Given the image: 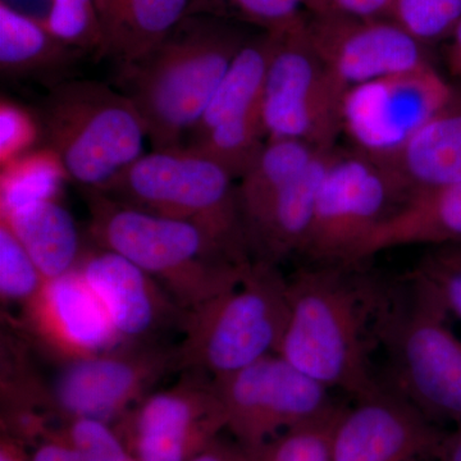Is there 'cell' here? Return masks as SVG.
Wrapping results in <instances>:
<instances>
[{"mask_svg": "<svg viewBox=\"0 0 461 461\" xmlns=\"http://www.w3.org/2000/svg\"><path fill=\"white\" fill-rule=\"evenodd\" d=\"M42 138L81 189L102 190L144 156L147 130L121 90L91 80L51 87L41 114Z\"/></svg>", "mask_w": 461, "mask_h": 461, "instance_id": "8992f818", "label": "cell"}, {"mask_svg": "<svg viewBox=\"0 0 461 461\" xmlns=\"http://www.w3.org/2000/svg\"><path fill=\"white\" fill-rule=\"evenodd\" d=\"M23 308V329L62 363L111 350L123 342L77 268L45 281Z\"/></svg>", "mask_w": 461, "mask_h": 461, "instance_id": "e0dca14e", "label": "cell"}, {"mask_svg": "<svg viewBox=\"0 0 461 461\" xmlns=\"http://www.w3.org/2000/svg\"><path fill=\"white\" fill-rule=\"evenodd\" d=\"M235 178L220 165L181 147L153 150L100 193L145 213L195 224L242 267L250 266Z\"/></svg>", "mask_w": 461, "mask_h": 461, "instance_id": "5b68a950", "label": "cell"}, {"mask_svg": "<svg viewBox=\"0 0 461 461\" xmlns=\"http://www.w3.org/2000/svg\"><path fill=\"white\" fill-rule=\"evenodd\" d=\"M448 47L446 50V65L454 81L461 83V20L448 38Z\"/></svg>", "mask_w": 461, "mask_h": 461, "instance_id": "74e56055", "label": "cell"}, {"mask_svg": "<svg viewBox=\"0 0 461 461\" xmlns=\"http://www.w3.org/2000/svg\"><path fill=\"white\" fill-rule=\"evenodd\" d=\"M393 0H303L313 16L390 18Z\"/></svg>", "mask_w": 461, "mask_h": 461, "instance_id": "e575fe53", "label": "cell"}, {"mask_svg": "<svg viewBox=\"0 0 461 461\" xmlns=\"http://www.w3.org/2000/svg\"><path fill=\"white\" fill-rule=\"evenodd\" d=\"M447 432L417 406L379 386L339 408L333 421V461H423L435 459Z\"/></svg>", "mask_w": 461, "mask_h": 461, "instance_id": "5bb4252c", "label": "cell"}, {"mask_svg": "<svg viewBox=\"0 0 461 461\" xmlns=\"http://www.w3.org/2000/svg\"><path fill=\"white\" fill-rule=\"evenodd\" d=\"M173 372H180L176 346L122 342L63 362L48 387L50 411L60 424L94 420L114 426Z\"/></svg>", "mask_w": 461, "mask_h": 461, "instance_id": "30bf717a", "label": "cell"}, {"mask_svg": "<svg viewBox=\"0 0 461 461\" xmlns=\"http://www.w3.org/2000/svg\"><path fill=\"white\" fill-rule=\"evenodd\" d=\"M305 29L315 53L346 91L433 65L429 48L391 18L313 16Z\"/></svg>", "mask_w": 461, "mask_h": 461, "instance_id": "9a60e30c", "label": "cell"}, {"mask_svg": "<svg viewBox=\"0 0 461 461\" xmlns=\"http://www.w3.org/2000/svg\"><path fill=\"white\" fill-rule=\"evenodd\" d=\"M69 180L65 167L50 149L32 150L2 167L0 214L42 200L59 199Z\"/></svg>", "mask_w": 461, "mask_h": 461, "instance_id": "484cf974", "label": "cell"}, {"mask_svg": "<svg viewBox=\"0 0 461 461\" xmlns=\"http://www.w3.org/2000/svg\"><path fill=\"white\" fill-rule=\"evenodd\" d=\"M390 18L430 47L450 38L461 20V0H393Z\"/></svg>", "mask_w": 461, "mask_h": 461, "instance_id": "83f0119b", "label": "cell"}, {"mask_svg": "<svg viewBox=\"0 0 461 461\" xmlns=\"http://www.w3.org/2000/svg\"><path fill=\"white\" fill-rule=\"evenodd\" d=\"M287 315V277L251 263L239 285L187 312L176 346L180 372L221 377L277 354Z\"/></svg>", "mask_w": 461, "mask_h": 461, "instance_id": "52a82bcc", "label": "cell"}, {"mask_svg": "<svg viewBox=\"0 0 461 461\" xmlns=\"http://www.w3.org/2000/svg\"><path fill=\"white\" fill-rule=\"evenodd\" d=\"M45 280L75 271L83 258L77 224L59 199L42 200L0 214Z\"/></svg>", "mask_w": 461, "mask_h": 461, "instance_id": "603a6c76", "label": "cell"}, {"mask_svg": "<svg viewBox=\"0 0 461 461\" xmlns=\"http://www.w3.org/2000/svg\"><path fill=\"white\" fill-rule=\"evenodd\" d=\"M339 408L327 417L275 437L258 448V461H333L330 436Z\"/></svg>", "mask_w": 461, "mask_h": 461, "instance_id": "f1b7e54d", "label": "cell"}, {"mask_svg": "<svg viewBox=\"0 0 461 461\" xmlns=\"http://www.w3.org/2000/svg\"><path fill=\"white\" fill-rule=\"evenodd\" d=\"M193 0H94L100 29L98 57L118 66L140 59L189 16Z\"/></svg>", "mask_w": 461, "mask_h": 461, "instance_id": "ffe728a7", "label": "cell"}, {"mask_svg": "<svg viewBox=\"0 0 461 461\" xmlns=\"http://www.w3.org/2000/svg\"><path fill=\"white\" fill-rule=\"evenodd\" d=\"M424 461V460H423Z\"/></svg>", "mask_w": 461, "mask_h": 461, "instance_id": "60d3db41", "label": "cell"}, {"mask_svg": "<svg viewBox=\"0 0 461 461\" xmlns=\"http://www.w3.org/2000/svg\"><path fill=\"white\" fill-rule=\"evenodd\" d=\"M450 315L409 276L405 293L384 288L375 323L393 391L430 420L461 423V338Z\"/></svg>", "mask_w": 461, "mask_h": 461, "instance_id": "277c9868", "label": "cell"}, {"mask_svg": "<svg viewBox=\"0 0 461 461\" xmlns=\"http://www.w3.org/2000/svg\"><path fill=\"white\" fill-rule=\"evenodd\" d=\"M83 54L42 21L0 2V71L5 77L53 81L56 86Z\"/></svg>", "mask_w": 461, "mask_h": 461, "instance_id": "7402d4cb", "label": "cell"}, {"mask_svg": "<svg viewBox=\"0 0 461 461\" xmlns=\"http://www.w3.org/2000/svg\"><path fill=\"white\" fill-rule=\"evenodd\" d=\"M327 149L330 148L293 139L267 140L260 156L236 185L242 227Z\"/></svg>", "mask_w": 461, "mask_h": 461, "instance_id": "d4e9b609", "label": "cell"}, {"mask_svg": "<svg viewBox=\"0 0 461 461\" xmlns=\"http://www.w3.org/2000/svg\"><path fill=\"white\" fill-rule=\"evenodd\" d=\"M275 36L262 100L267 140L293 139L332 148L341 135L346 90L335 80L309 41L305 14Z\"/></svg>", "mask_w": 461, "mask_h": 461, "instance_id": "9c48e42d", "label": "cell"}, {"mask_svg": "<svg viewBox=\"0 0 461 461\" xmlns=\"http://www.w3.org/2000/svg\"><path fill=\"white\" fill-rule=\"evenodd\" d=\"M461 244V181L411 196L373 230L345 266L390 249Z\"/></svg>", "mask_w": 461, "mask_h": 461, "instance_id": "d6986e66", "label": "cell"}, {"mask_svg": "<svg viewBox=\"0 0 461 461\" xmlns=\"http://www.w3.org/2000/svg\"><path fill=\"white\" fill-rule=\"evenodd\" d=\"M83 193L90 214L89 233L98 248L140 267L184 311L236 286L251 266L233 262L195 224L145 213L98 190Z\"/></svg>", "mask_w": 461, "mask_h": 461, "instance_id": "3957f363", "label": "cell"}, {"mask_svg": "<svg viewBox=\"0 0 461 461\" xmlns=\"http://www.w3.org/2000/svg\"><path fill=\"white\" fill-rule=\"evenodd\" d=\"M114 429L139 461H190L227 429L213 378L185 371L180 381L136 403Z\"/></svg>", "mask_w": 461, "mask_h": 461, "instance_id": "4fadbf2b", "label": "cell"}, {"mask_svg": "<svg viewBox=\"0 0 461 461\" xmlns=\"http://www.w3.org/2000/svg\"><path fill=\"white\" fill-rule=\"evenodd\" d=\"M435 461H461V429L447 433L439 446Z\"/></svg>", "mask_w": 461, "mask_h": 461, "instance_id": "ab89813d", "label": "cell"}, {"mask_svg": "<svg viewBox=\"0 0 461 461\" xmlns=\"http://www.w3.org/2000/svg\"><path fill=\"white\" fill-rule=\"evenodd\" d=\"M275 36L260 32L251 35L233 58L190 138L218 124L262 120V100Z\"/></svg>", "mask_w": 461, "mask_h": 461, "instance_id": "cb8c5ba5", "label": "cell"}, {"mask_svg": "<svg viewBox=\"0 0 461 461\" xmlns=\"http://www.w3.org/2000/svg\"><path fill=\"white\" fill-rule=\"evenodd\" d=\"M44 23L60 41L98 56L100 29L94 0H50Z\"/></svg>", "mask_w": 461, "mask_h": 461, "instance_id": "1f68e13d", "label": "cell"}, {"mask_svg": "<svg viewBox=\"0 0 461 461\" xmlns=\"http://www.w3.org/2000/svg\"><path fill=\"white\" fill-rule=\"evenodd\" d=\"M42 135L35 115L25 108L2 100L0 104V163L2 167L33 150V145Z\"/></svg>", "mask_w": 461, "mask_h": 461, "instance_id": "836d02e7", "label": "cell"}, {"mask_svg": "<svg viewBox=\"0 0 461 461\" xmlns=\"http://www.w3.org/2000/svg\"><path fill=\"white\" fill-rule=\"evenodd\" d=\"M406 200L408 194L390 167L354 149L336 147L300 256L313 264L348 263Z\"/></svg>", "mask_w": 461, "mask_h": 461, "instance_id": "ba28073f", "label": "cell"}, {"mask_svg": "<svg viewBox=\"0 0 461 461\" xmlns=\"http://www.w3.org/2000/svg\"><path fill=\"white\" fill-rule=\"evenodd\" d=\"M80 461H139L111 424L75 420L66 424Z\"/></svg>", "mask_w": 461, "mask_h": 461, "instance_id": "d6a6232c", "label": "cell"}, {"mask_svg": "<svg viewBox=\"0 0 461 461\" xmlns=\"http://www.w3.org/2000/svg\"><path fill=\"white\" fill-rule=\"evenodd\" d=\"M30 461H80L66 426L50 430L29 447Z\"/></svg>", "mask_w": 461, "mask_h": 461, "instance_id": "d590c367", "label": "cell"}, {"mask_svg": "<svg viewBox=\"0 0 461 461\" xmlns=\"http://www.w3.org/2000/svg\"><path fill=\"white\" fill-rule=\"evenodd\" d=\"M357 266L313 264L287 278L288 315L277 354L332 390L354 397L381 384L371 350L384 287Z\"/></svg>", "mask_w": 461, "mask_h": 461, "instance_id": "6da1fadb", "label": "cell"}, {"mask_svg": "<svg viewBox=\"0 0 461 461\" xmlns=\"http://www.w3.org/2000/svg\"><path fill=\"white\" fill-rule=\"evenodd\" d=\"M190 461H258V453L257 450H249L235 439L226 441L220 437Z\"/></svg>", "mask_w": 461, "mask_h": 461, "instance_id": "8d00e7d4", "label": "cell"}, {"mask_svg": "<svg viewBox=\"0 0 461 461\" xmlns=\"http://www.w3.org/2000/svg\"><path fill=\"white\" fill-rule=\"evenodd\" d=\"M45 281L14 230L0 221V295L3 302L23 306L41 290Z\"/></svg>", "mask_w": 461, "mask_h": 461, "instance_id": "4dcf8cb0", "label": "cell"}, {"mask_svg": "<svg viewBox=\"0 0 461 461\" xmlns=\"http://www.w3.org/2000/svg\"><path fill=\"white\" fill-rule=\"evenodd\" d=\"M250 36L235 21L190 14L153 50L120 66L118 86L140 113L153 150L184 147Z\"/></svg>", "mask_w": 461, "mask_h": 461, "instance_id": "7a4b0ae2", "label": "cell"}, {"mask_svg": "<svg viewBox=\"0 0 461 461\" xmlns=\"http://www.w3.org/2000/svg\"><path fill=\"white\" fill-rule=\"evenodd\" d=\"M77 269L123 342H162L168 330L181 332L187 312L131 260L98 248L84 251Z\"/></svg>", "mask_w": 461, "mask_h": 461, "instance_id": "2e32d148", "label": "cell"}, {"mask_svg": "<svg viewBox=\"0 0 461 461\" xmlns=\"http://www.w3.org/2000/svg\"><path fill=\"white\" fill-rule=\"evenodd\" d=\"M213 378V377H212ZM227 430L249 450H258L285 430L338 411L330 390L280 354L267 355L230 375L214 377Z\"/></svg>", "mask_w": 461, "mask_h": 461, "instance_id": "8fae6325", "label": "cell"}, {"mask_svg": "<svg viewBox=\"0 0 461 461\" xmlns=\"http://www.w3.org/2000/svg\"><path fill=\"white\" fill-rule=\"evenodd\" d=\"M390 167L408 194L461 181V83Z\"/></svg>", "mask_w": 461, "mask_h": 461, "instance_id": "44dd1931", "label": "cell"}, {"mask_svg": "<svg viewBox=\"0 0 461 461\" xmlns=\"http://www.w3.org/2000/svg\"><path fill=\"white\" fill-rule=\"evenodd\" d=\"M336 147L315 158L295 181L244 224L251 262L278 267L288 257L300 254L313 221L321 181Z\"/></svg>", "mask_w": 461, "mask_h": 461, "instance_id": "ac0fdd59", "label": "cell"}, {"mask_svg": "<svg viewBox=\"0 0 461 461\" xmlns=\"http://www.w3.org/2000/svg\"><path fill=\"white\" fill-rule=\"evenodd\" d=\"M411 277L420 282L450 317L461 321V244L430 248Z\"/></svg>", "mask_w": 461, "mask_h": 461, "instance_id": "f546056e", "label": "cell"}, {"mask_svg": "<svg viewBox=\"0 0 461 461\" xmlns=\"http://www.w3.org/2000/svg\"><path fill=\"white\" fill-rule=\"evenodd\" d=\"M0 461H30L29 447L14 437H0Z\"/></svg>", "mask_w": 461, "mask_h": 461, "instance_id": "f35d334b", "label": "cell"}, {"mask_svg": "<svg viewBox=\"0 0 461 461\" xmlns=\"http://www.w3.org/2000/svg\"><path fill=\"white\" fill-rule=\"evenodd\" d=\"M435 65L386 76L346 91L341 135L351 149L390 165L435 117L453 93Z\"/></svg>", "mask_w": 461, "mask_h": 461, "instance_id": "7c38bea8", "label": "cell"}, {"mask_svg": "<svg viewBox=\"0 0 461 461\" xmlns=\"http://www.w3.org/2000/svg\"><path fill=\"white\" fill-rule=\"evenodd\" d=\"M303 0H193L190 14H212L278 32L302 20Z\"/></svg>", "mask_w": 461, "mask_h": 461, "instance_id": "4316f807", "label": "cell"}]
</instances>
